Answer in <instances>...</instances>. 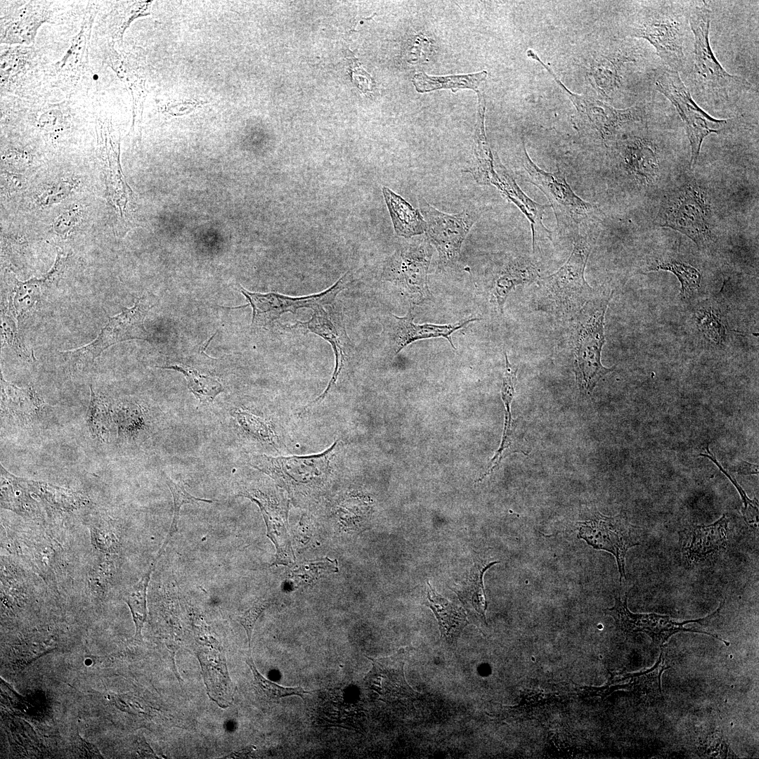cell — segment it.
<instances>
[{
    "instance_id": "obj_1",
    "label": "cell",
    "mask_w": 759,
    "mask_h": 759,
    "mask_svg": "<svg viewBox=\"0 0 759 759\" xmlns=\"http://www.w3.org/2000/svg\"><path fill=\"white\" fill-rule=\"evenodd\" d=\"M688 23L689 14L677 3L654 2L640 11L628 34L647 40L669 69L679 72L685 67Z\"/></svg>"
},
{
    "instance_id": "obj_2",
    "label": "cell",
    "mask_w": 759,
    "mask_h": 759,
    "mask_svg": "<svg viewBox=\"0 0 759 759\" xmlns=\"http://www.w3.org/2000/svg\"><path fill=\"white\" fill-rule=\"evenodd\" d=\"M610 299L611 295L590 299L576 317L573 337L576 381L585 394H590L599 380L615 369L601 363L604 316Z\"/></svg>"
},
{
    "instance_id": "obj_3",
    "label": "cell",
    "mask_w": 759,
    "mask_h": 759,
    "mask_svg": "<svg viewBox=\"0 0 759 759\" xmlns=\"http://www.w3.org/2000/svg\"><path fill=\"white\" fill-rule=\"evenodd\" d=\"M342 446V442L335 440L325 450L312 455L272 457L252 454L248 463L289 493L306 491L321 486L333 474Z\"/></svg>"
},
{
    "instance_id": "obj_4",
    "label": "cell",
    "mask_w": 759,
    "mask_h": 759,
    "mask_svg": "<svg viewBox=\"0 0 759 759\" xmlns=\"http://www.w3.org/2000/svg\"><path fill=\"white\" fill-rule=\"evenodd\" d=\"M153 305L144 297L138 299L131 308H124L117 316L110 317L98 337L80 348L61 352L72 372L83 370L108 347L130 340H148L150 334L144 325L145 318Z\"/></svg>"
},
{
    "instance_id": "obj_5",
    "label": "cell",
    "mask_w": 759,
    "mask_h": 759,
    "mask_svg": "<svg viewBox=\"0 0 759 759\" xmlns=\"http://www.w3.org/2000/svg\"><path fill=\"white\" fill-rule=\"evenodd\" d=\"M432 254V245L422 238L401 246L385 261L382 278L394 284L410 305L432 299L427 283Z\"/></svg>"
},
{
    "instance_id": "obj_6",
    "label": "cell",
    "mask_w": 759,
    "mask_h": 759,
    "mask_svg": "<svg viewBox=\"0 0 759 759\" xmlns=\"http://www.w3.org/2000/svg\"><path fill=\"white\" fill-rule=\"evenodd\" d=\"M711 20V12L705 1L689 11V24L694 38L695 80L706 91L722 96L739 87L751 88L745 79L728 73L715 58L709 41Z\"/></svg>"
},
{
    "instance_id": "obj_7",
    "label": "cell",
    "mask_w": 759,
    "mask_h": 759,
    "mask_svg": "<svg viewBox=\"0 0 759 759\" xmlns=\"http://www.w3.org/2000/svg\"><path fill=\"white\" fill-rule=\"evenodd\" d=\"M592 246V240L586 233L578 234L565 264L553 274L539 279L540 286L563 311H578L590 299L592 289L586 282L584 273Z\"/></svg>"
},
{
    "instance_id": "obj_8",
    "label": "cell",
    "mask_w": 759,
    "mask_h": 759,
    "mask_svg": "<svg viewBox=\"0 0 759 759\" xmlns=\"http://www.w3.org/2000/svg\"><path fill=\"white\" fill-rule=\"evenodd\" d=\"M521 163L527 181L538 187L547 197L552 207L557 226L564 227L585 226L595 207L578 197L571 189L562 172H547L539 168L528 156L522 141Z\"/></svg>"
},
{
    "instance_id": "obj_9",
    "label": "cell",
    "mask_w": 759,
    "mask_h": 759,
    "mask_svg": "<svg viewBox=\"0 0 759 759\" xmlns=\"http://www.w3.org/2000/svg\"><path fill=\"white\" fill-rule=\"evenodd\" d=\"M656 88L675 107L682 119L691 145V162L698 160L703 139L710 134H718L727 125L728 119H715L694 101L679 72L666 69L656 78Z\"/></svg>"
},
{
    "instance_id": "obj_10",
    "label": "cell",
    "mask_w": 759,
    "mask_h": 759,
    "mask_svg": "<svg viewBox=\"0 0 759 759\" xmlns=\"http://www.w3.org/2000/svg\"><path fill=\"white\" fill-rule=\"evenodd\" d=\"M313 313L307 321H297L287 328L311 332L327 342L335 355V368L328 384L323 393L307 404L301 410L305 413L310 408L320 403L336 387L337 382L343 370L347 365L353 346L347 335L341 309L336 304L317 306L312 309Z\"/></svg>"
},
{
    "instance_id": "obj_11",
    "label": "cell",
    "mask_w": 759,
    "mask_h": 759,
    "mask_svg": "<svg viewBox=\"0 0 759 759\" xmlns=\"http://www.w3.org/2000/svg\"><path fill=\"white\" fill-rule=\"evenodd\" d=\"M420 211L426 222L427 238L438 252L443 266L455 263L462 245L481 213L467 209L455 214L443 213L432 206L425 199L419 200Z\"/></svg>"
},
{
    "instance_id": "obj_12",
    "label": "cell",
    "mask_w": 759,
    "mask_h": 759,
    "mask_svg": "<svg viewBox=\"0 0 759 759\" xmlns=\"http://www.w3.org/2000/svg\"><path fill=\"white\" fill-rule=\"evenodd\" d=\"M578 536L596 550L611 553L616 558L620 580L625 578V561L628 550L638 545L637 527L623 514L607 517L588 509V519L578 522Z\"/></svg>"
},
{
    "instance_id": "obj_13",
    "label": "cell",
    "mask_w": 759,
    "mask_h": 759,
    "mask_svg": "<svg viewBox=\"0 0 759 759\" xmlns=\"http://www.w3.org/2000/svg\"><path fill=\"white\" fill-rule=\"evenodd\" d=\"M349 271L346 272L331 287L320 293L301 297H290L275 292H252L240 286V292L252 308V325L268 328L285 313L295 314L299 309L312 310L317 306L335 303L337 295L349 285Z\"/></svg>"
},
{
    "instance_id": "obj_14",
    "label": "cell",
    "mask_w": 759,
    "mask_h": 759,
    "mask_svg": "<svg viewBox=\"0 0 759 759\" xmlns=\"http://www.w3.org/2000/svg\"><path fill=\"white\" fill-rule=\"evenodd\" d=\"M237 495L249 499L258 505L264 519L267 536L273 543L276 553L271 565L291 566L295 562L287 531L289 502L278 488L244 487Z\"/></svg>"
},
{
    "instance_id": "obj_15",
    "label": "cell",
    "mask_w": 759,
    "mask_h": 759,
    "mask_svg": "<svg viewBox=\"0 0 759 759\" xmlns=\"http://www.w3.org/2000/svg\"><path fill=\"white\" fill-rule=\"evenodd\" d=\"M627 599L628 595H625L623 598L621 596L616 597L614 605L604 611L606 614L611 616L616 625L627 634L644 632L651 638L654 643L663 646L670 636L677 632H692L708 635L725 642L726 645L729 644V642L715 634L685 627L690 623H701L706 621L712 617L715 611L704 618L677 622L668 616L656 614H634L628 608Z\"/></svg>"
},
{
    "instance_id": "obj_16",
    "label": "cell",
    "mask_w": 759,
    "mask_h": 759,
    "mask_svg": "<svg viewBox=\"0 0 759 759\" xmlns=\"http://www.w3.org/2000/svg\"><path fill=\"white\" fill-rule=\"evenodd\" d=\"M662 226L686 235L698 246H705L711 240L706 221V207L701 194L693 187H682L667 204Z\"/></svg>"
},
{
    "instance_id": "obj_17",
    "label": "cell",
    "mask_w": 759,
    "mask_h": 759,
    "mask_svg": "<svg viewBox=\"0 0 759 759\" xmlns=\"http://www.w3.org/2000/svg\"><path fill=\"white\" fill-rule=\"evenodd\" d=\"M415 316L410 309L406 316H397L389 313L382 320V336L388 353L395 357L408 344L420 339L443 337L452 347L455 349L451 339V335L469 323L479 320L472 318L453 324L437 325L432 323L416 324L413 322Z\"/></svg>"
},
{
    "instance_id": "obj_18",
    "label": "cell",
    "mask_w": 759,
    "mask_h": 759,
    "mask_svg": "<svg viewBox=\"0 0 759 759\" xmlns=\"http://www.w3.org/2000/svg\"><path fill=\"white\" fill-rule=\"evenodd\" d=\"M372 668L365 678V686L389 703H411L417 693L408 685L403 672V651L386 658L372 659Z\"/></svg>"
},
{
    "instance_id": "obj_19",
    "label": "cell",
    "mask_w": 759,
    "mask_h": 759,
    "mask_svg": "<svg viewBox=\"0 0 759 759\" xmlns=\"http://www.w3.org/2000/svg\"><path fill=\"white\" fill-rule=\"evenodd\" d=\"M549 74L569 97L580 115L588 120L603 138L612 136L622 125L641 118L640 109L638 108L616 109L588 96L574 93L567 89L553 71Z\"/></svg>"
},
{
    "instance_id": "obj_20",
    "label": "cell",
    "mask_w": 759,
    "mask_h": 759,
    "mask_svg": "<svg viewBox=\"0 0 759 759\" xmlns=\"http://www.w3.org/2000/svg\"><path fill=\"white\" fill-rule=\"evenodd\" d=\"M728 524L722 515L710 525H696L682 532V551L688 562H694L724 551L727 545Z\"/></svg>"
},
{
    "instance_id": "obj_21",
    "label": "cell",
    "mask_w": 759,
    "mask_h": 759,
    "mask_svg": "<svg viewBox=\"0 0 759 759\" xmlns=\"http://www.w3.org/2000/svg\"><path fill=\"white\" fill-rule=\"evenodd\" d=\"M517 372V368L510 363H505L501 388V397L505 407V425L502 441L498 450L488 465L486 471L477 481H481L495 469L505 455L519 451L523 453L522 450L519 448V441L516 435L515 425L511 413V403L514 395Z\"/></svg>"
},
{
    "instance_id": "obj_22",
    "label": "cell",
    "mask_w": 759,
    "mask_h": 759,
    "mask_svg": "<svg viewBox=\"0 0 759 759\" xmlns=\"http://www.w3.org/2000/svg\"><path fill=\"white\" fill-rule=\"evenodd\" d=\"M1 385L2 412L18 424L31 422L35 415L46 405L32 387L19 388L6 382L2 374Z\"/></svg>"
},
{
    "instance_id": "obj_23",
    "label": "cell",
    "mask_w": 759,
    "mask_h": 759,
    "mask_svg": "<svg viewBox=\"0 0 759 759\" xmlns=\"http://www.w3.org/2000/svg\"><path fill=\"white\" fill-rule=\"evenodd\" d=\"M49 11L42 5L30 2L4 25L1 41L29 44L34 41L39 27L49 19Z\"/></svg>"
},
{
    "instance_id": "obj_24",
    "label": "cell",
    "mask_w": 759,
    "mask_h": 759,
    "mask_svg": "<svg viewBox=\"0 0 759 759\" xmlns=\"http://www.w3.org/2000/svg\"><path fill=\"white\" fill-rule=\"evenodd\" d=\"M539 277L535 266L527 259H509L498 273L493 282V293L500 311L502 313L506 299L517 286L534 282Z\"/></svg>"
},
{
    "instance_id": "obj_25",
    "label": "cell",
    "mask_w": 759,
    "mask_h": 759,
    "mask_svg": "<svg viewBox=\"0 0 759 759\" xmlns=\"http://www.w3.org/2000/svg\"><path fill=\"white\" fill-rule=\"evenodd\" d=\"M499 562L477 560L459 585L453 590L467 611L486 622L487 601L483 577L486 571Z\"/></svg>"
},
{
    "instance_id": "obj_26",
    "label": "cell",
    "mask_w": 759,
    "mask_h": 759,
    "mask_svg": "<svg viewBox=\"0 0 759 759\" xmlns=\"http://www.w3.org/2000/svg\"><path fill=\"white\" fill-rule=\"evenodd\" d=\"M94 15L93 11H89L85 14L82 26L72 39L69 48L61 60L56 64V70L60 74L77 77L87 69Z\"/></svg>"
},
{
    "instance_id": "obj_27",
    "label": "cell",
    "mask_w": 759,
    "mask_h": 759,
    "mask_svg": "<svg viewBox=\"0 0 759 759\" xmlns=\"http://www.w3.org/2000/svg\"><path fill=\"white\" fill-rule=\"evenodd\" d=\"M426 605L434 613L438 621L441 635L446 642L451 644L460 635L467 625L466 614L462 607L455 604L441 595L428 583Z\"/></svg>"
},
{
    "instance_id": "obj_28",
    "label": "cell",
    "mask_w": 759,
    "mask_h": 759,
    "mask_svg": "<svg viewBox=\"0 0 759 759\" xmlns=\"http://www.w3.org/2000/svg\"><path fill=\"white\" fill-rule=\"evenodd\" d=\"M382 193L397 235L409 238L426 231V222L420 210L387 187L382 188Z\"/></svg>"
},
{
    "instance_id": "obj_29",
    "label": "cell",
    "mask_w": 759,
    "mask_h": 759,
    "mask_svg": "<svg viewBox=\"0 0 759 759\" xmlns=\"http://www.w3.org/2000/svg\"><path fill=\"white\" fill-rule=\"evenodd\" d=\"M112 48L110 49L108 63L131 92L133 100V125L138 124L142 119L147 95L145 79L136 68L130 65L129 63Z\"/></svg>"
},
{
    "instance_id": "obj_30",
    "label": "cell",
    "mask_w": 759,
    "mask_h": 759,
    "mask_svg": "<svg viewBox=\"0 0 759 759\" xmlns=\"http://www.w3.org/2000/svg\"><path fill=\"white\" fill-rule=\"evenodd\" d=\"M4 279L9 289L8 290L9 308L14 316L20 321L39 301L44 289L37 278L21 282L13 274L6 272Z\"/></svg>"
},
{
    "instance_id": "obj_31",
    "label": "cell",
    "mask_w": 759,
    "mask_h": 759,
    "mask_svg": "<svg viewBox=\"0 0 759 759\" xmlns=\"http://www.w3.org/2000/svg\"><path fill=\"white\" fill-rule=\"evenodd\" d=\"M486 70L467 74L446 77L429 76L423 72L416 73L412 79L415 90L419 93L430 92L439 89H450L456 92L462 89H473L479 93V87L486 80Z\"/></svg>"
},
{
    "instance_id": "obj_32",
    "label": "cell",
    "mask_w": 759,
    "mask_h": 759,
    "mask_svg": "<svg viewBox=\"0 0 759 759\" xmlns=\"http://www.w3.org/2000/svg\"><path fill=\"white\" fill-rule=\"evenodd\" d=\"M160 557L157 555L141 579L128 587L122 595L123 600L128 605L134 622L136 632L134 639L142 641L141 631L147 618V589L150 576Z\"/></svg>"
},
{
    "instance_id": "obj_33",
    "label": "cell",
    "mask_w": 759,
    "mask_h": 759,
    "mask_svg": "<svg viewBox=\"0 0 759 759\" xmlns=\"http://www.w3.org/2000/svg\"><path fill=\"white\" fill-rule=\"evenodd\" d=\"M182 373L187 381L189 391L193 394L203 406L212 404L215 398L224 391L222 384L215 378L200 373L190 367L182 365H170L160 367Z\"/></svg>"
},
{
    "instance_id": "obj_34",
    "label": "cell",
    "mask_w": 759,
    "mask_h": 759,
    "mask_svg": "<svg viewBox=\"0 0 759 759\" xmlns=\"http://www.w3.org/2000/svg\"><path fill=\"white\" fill-rule=\"evenodd\" d=\"M697 327L711 341L722 343L727 336L726 314L715 302L711 301L699 306L695 311Z\"/></svg>"
},
{
    "instance_id": "obj_35",
    "label": "cell",
    "mask_w": 759,
    "mask_h": 759,
    "mask_svg": "<svg viewBox=\"0 0 759 759\" xmlns=\"http://www.w3.org/2000/svg\"><path fill=\"white\" fill-rule=\"evenodd\" d=\"M91 398L87 413V424L93 437L107 441L110 436L112 416L110 404L104 397L95 393L90 385Z\"/></svg>"
},
{
    "instance_id": "obj_36",
    "label": "cell",
    "mask_w": 759,
    "mask_h": 759,
    "mask_svg": "<svg viewBox=\"0 0 759 759\" xmlns=\"http://www.w3.org/2000/svg\"><path fill=\"white\" fill-rule=\"evenodd\" d=\"M666 271L675 275L681 284L680 295L687 298L694 294L700 287L701 275L692 266L686 262L667 259L656 262L649 271Z\"/></svg>"
},
{
    "instance_id": "obj_37",
    "label": "cell",
    "mask_w": 759,
    "mask_h": 759,
    "mask_svg": "<svg viewBox=\"0 0 759 759\" xmlns=\"http://www.w3.org/2000/svg\"><path fill=\"white\" fill-rule=\"evenodd\" d=\"M623 55L604 56L593 67V75L599 91L605 96L613 91L620 82L619 70L630 60Z\"/></svg>"
},
{
    "instance_id": "obj_38",
    "label": "cell",
    "mask_w": 759,
    "mask_h": 759,
    "mask_svg": "<svg viewBox=\"0 0 759 759\" xmlns=\"http://www.w3.org/2000/svg\"><path fill=\"white\" fill-rule=\"evenodd\" d=\"M235 415L241 428L252 438L277 446L278 436L268 422L246 410L237 411Z\"/></svg>"
},
{
    "instance_id": "obj_39",
    "label": "cell",
    "mask_w": 759,
    "mask_h": 759,
    "mask_svg": "<svg viewBox=\"0 0 759 759\" xmlns=\"http://www.w3.org/2000/svg\"><path fill=\"white\" fill-rule=\"evenodd\" d=\"M246 662L253 674L254 685L256 691L264 699L275 701L283 697L291 695H297L303 699L304 694L308 693L299 686L294 687H283L266 679L257 669L250 654L247 658Z\"/></svg>"
},
{
    "instance_id": "obj_40",
    "label": "cell",
    "mask_w": 759,
    "mask_h": 759,
    "mask_svg": "<svg viewBox=\"0 0 759 759\" xmlns=\"http://www.w3.org/2000/svg\"><path fill=\"white\" fill-rule=\"evenodd\" d=\"M165 481L173 497V518L169 531L167 534L166 538L162 545L161 550L164 551L166 547L169 544L171 538L178 531V523L180 516V510L182 505L188 503H196L198 502H204L212 503L213 501L208 499L196 498L190 495L185 488L184 484L181 482H175L170 478L166 476Z\"/></svg>"
},
{
    "instance_id": "obj_41",
    "label": "cell",
    "mask_w": 759,
    "mask_h": 759,
    "mask_svg": "<svg viewBox=\"0 0 759 759\" xmlns=\"http://www.w3.org/2000/svg\"><path fill=\"white\" fill-rule=\"evenodd\" d=\"M656 664L649 670L632 675L638 692L649 698H662L661 676L668 668L665 663L663 648Z\"/></svg>"
},
{
    "instance_id": "obj_42",
    "label": "cell",
    "mask_w": 759,
    "mask_h": 759,
    "mask_svg": "<svg viewBox=\"0 0 759 759\" xmlns=\"http://www.w3.org/2000/svg\"><path fill=\"white\" fill-rule=\"evenodd\" d=\"M1 331L3 342L6 343L19 356L25 360L34 359L21 342L15 321L11 316L2 312L1 315Z\"/></svg>"
},
{
    "instance_id": "obj_43",
    "label": "cell",
    "mask_w": 759,
    "mask_h": 759,
    "mask_svg": "<svg viewBox=\"0 0 759 759\" xmlns=\"http://www.w3.org/2000/svg\"><path fill=\"white\" fill-rule=\"evenodd\" d=\"M150 4L149 1H134L123 10L115 25V37L118 40L122 41L124 32L134 19L149 14Z\"/></svg>"
},
{
    "instance_id": "obj_44",
    "label": "cell",
    "mask_w": 759,
    "mask_h": 759,
    "mask_svg": "<svg viewBox=\"0 0 759 759\" xmlns=\"http://www.w3.org/2000/svg\"><path fill=\"white\" fill-rule=\"evenodd\" d=\"M123 410L124 411L122 413L120 411L117 413L119 434L131 436L134 434V432L140 429L143 425L141 411L137 407L133 408V406L124 408Z\"/></svg>"
},
{
    "instance_id": "obj_45",
    "label": "cell",
    "mask_w": 759,
    "mask_h": 759,
    "mask_svg": "<svg viewBox=\"0 0 759 759\" xmlns=\"http://www.w3.org/2000/svg\"><path fill=\"white\" fill-rule=\"evenodd\" d=\"M270 604L271 602L268 599L259 598L238 618V621L246 631L249 649L252 631L256 621Z\"/></svg>"
},
{
    "instance_id": "obj_46",
    "label": "cell",
    "mask_w": 759,
    "mask_h": 759,
    "mask_svg": "<svg viewBox=\"0 0 759 759\" xmlns=\"http://www.w3.org/2000/svg\"><path fill=\"white\" fill-rule=\"evenodd\" d=\"M57 252L56 259L52 268L41 278H37L44 290L53 287L56 284L63 273L67 261V256L58 249Z\"/></svg>"
},
{
    "instance_id": "obj_47",
    "label": "cell",
    "mask_w": 759,
    "mask_h": 759,
    "mask_svg": "<svg viewBox=\"0 0 759 759\" xmlns=\"http://www.w3.org/2000/svg\"><path fill=\"white\" fill-rule=\"evenodd\" d=\"M73 186L69 182H60L48 188L39 195L38 202L41 205H46L60 201L65 197L72 190Z\"/></svg>"
},
{
    "instance_id": "obj_48",
    "label": "cell",
    "mask_w": 759,
    "mask_h": 759,
    "mask_svg": "<svg viewBox=\"0 0 759 759\" xmlns=\"http://www.w3.org/2000/svg\"><path fill=\"white\" fill-rule=\"evenodd\" d=\"M63 115L59 108H51L46 110L39 117L40 126L46 131H53L60 126Z\"/></svg>"
},
{
    "instance_id": "obj_49",
    "label": "cell",
    "mask_w": 759,
    "mask_h": 759,
    "mask_svg": "<svg viewBox=\"0 0 759 759\" xmlns=\"http://www.w3.org/2000/svg\"><path fill=\"white\" fill-rule=\"evenodd\" d=\"M79 216L77 209H70L63 212L55 222V230L60 235H65L76 224Z\"/></svg>"
},
{
    "instance_id": "obj_50",
    "label": "cell",
    "mask_w": 759,
    "mask_h": 759,
    "mask_svg": "<svg viewBox=\"0 0 759 759\" xmlns=\"http://www.w3.org/2000/svg\"><path fill=\"white\" fill-rule=\"evenodd\" d=\"M200 104L201 101L196 100H176L168 103L166 105L165 110L171 115L188 114L200 107Z\"/></svg>"
},
{
    "instance_id": "obj_51",
    "label": "cell",
    "mask_w": 759,
    "mask_h": 759,
    "mask_svg": "<svg viewBox=\"0 0 759 759\" xmlns=\"http://www.w3.org/2000/svg\"><path fill=\"white\" fill-rule=\"evenodd\" d=\"M78 737L77 749L82 757L88 758H103L98 749L93 744L86 741L79 735H78Z\"/></svg>"
},
{
    "instance_id": "obj_52",
    "label": "cell",
    "mask_w": 759,
    "mask_h": 759,
    "mask_svg": "<svg viewBox=\"0 0 759 759\" xmlns=\"http://www.w3.org/2000/svg\"><path fill=\"white\" fill-rule=\"evenodd\" d=\"M730 469L740 474H758V465L741 460L731 467Z\"/></svg>"
}]
</instances>
